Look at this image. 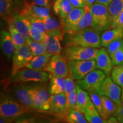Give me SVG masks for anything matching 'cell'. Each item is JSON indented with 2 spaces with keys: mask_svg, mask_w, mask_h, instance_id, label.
Segmentation results:
<instances>
[{
  "mask_svg": "<svg viewBox=\"0 0 123 123\" xmlns=\"http://www.w3.org/2000/svg\"><path fill=\"white\" fill-rule=\"evenodd\" d=\"M92 13L91 27L99 34L111 28L112 18L107 6L96 2L91 7Z\"/></svg>",
  "mask_w": 123,
  "mask_h": 123,
  "instance_id": "1",
  "label": "cell"
},
{
  "mask_svg": "<svg viewBox=\"0 0 123 123\" xmlns=\"http://www.w3.org/2000/svg\"><path fill=\"white\" fill-rule=\"evenodd\" d=\"M70 35L68 45L95 48H100L101 46L100 34L91 27Z\"/></svg>",
  "mask_w": 123,
  "mask_h": 123,
  "instance_id": "2",
  "label": "cell"
},
{
  "mask_svg": "<svg viewBox=\"0 0 123 123\" xmlns=\"http://www.w3.org/2000/svg\"><path fill=\"white\" fill-rule=\"evenodd\" d=\"M29 90L35 110L39 112L48 111L51 103L52 95L49 92L46 83L29 86Z\"/></svg>",
  "mask_w": 123,
  "mask_h": 123,
  "instance_id": "3",
  "label": "cell"
},
{
  "mask_svg": "<svg viewBox=\"0 0 123 123\" xmlns=\"http://www.w3.org/2000/svg\"><path fill=\"white\" fill-rule=\"evenodd\" d=\"M29 111L19 101L9 95L1 96L0 103V116L7 121L12 120L28 112Z\"/></svg>",
  "mask_w": 123,
  "mask_h": 123,
  "instance_id": "4",
  "label": "cell"
},
{
  "mask_svg": "<svg viewBox=\"0 0 123 123\" xmlns=\"http://www.w3.org/2000/svg\"><path fill=\"white\" fill-rule=\"evenodd\" d=\"M107 75L99 69H94L88 73L83 79L76 80V84L88 92L98 93Z\"/></svg>",
  "mask_w": 123,
  "mask_h": 123,
  "instance_id": "5",
  "label": "cell"
},
{
  "mask_svg": "<svg viewBox=\"0 0 123 123\" xmlns=\"http://www.w3.org/2000/svg\"><path fill=\"white\" fill-rule=\"evenodd\" d=\"M100 49L95 47L68 45L64 50V55L68 61H86L96 59Z\"/></svg>",
  "mask_w": 123,
  "mask_h": 123,
  "instance_id": "6",
  "label": "cell"
},
{
  "mask_svg": "<svg viewBox=\"0 0 123 123\" xmlns=\"http://www.w3.org/2000/svg\"><path fill=\"white\" fill-rule=\"evenodd\" d=\"M50 79L49 73L45 71H40L30 68H23L12 75V80L15 83L37 82L46 83Z\"/></svg>",
  "mask_w": 123,
  "mask_h": 123,
  "instance_id": "7",
  "label": "cell"
},
{
  "mask_svg": "<svg viewBox=\"0 0 123 123\" xmlns=\"http://www.w3.org/2000/svg\"><path fill=\"white\" fill-rule=\"evenodd\" d=\"M33 57L31 50L27 43L15 49L12 56V75H14L18 71L26 67Z\"/></svg>",
  "mask_w": 123,
  "mask_h": 123,
  "instance_id": "8",
  "label": "cell"
},
{
  "mask_svg": "<svg viewBox=\"0 0 123 123\" xmlns=\"http://www.w3.org/2000/svg\"><path fill=\"white\" fill-rule=\"evenodd\" d=\"M51 75L67 78L70 76L68 61L65 55L61 54L52 56L45 69Z\"/></svg>",
  "mask_w": 123,
  "mask_h": 123,
  "instance_id": "9",
  "label": "cell"
},
{
  "mask_svg": "<svg viewBox=\"0 0 123 123\" xmlns=\"http://www.w3.org/2000/svg\"><path fill=\"white\" fill-rule=\"evenodd\" d=\"M70 75L75 80H81L96 68V60L68 61Z\"/></svg>",
  "mask_w": 123,
  "mask_h": 123,
  "instance_id": "10",
  "label": "cell"
},
{
  "mask_svg": "<svg viewBox=\"0 0 123 123\" xmlns=\"http://www.w3.org/2000/svg\"><path fill=\"white\" fill-rule=\"evenodd\" d=\"M121 88L113 81L111 77L107 76L101 84L98 93L108 96L120 105L121 104Z\"/></svg>",
  "mask_w": 123,
  "mask_h": 123,
  "instance_id": "11",
  "label": "cell"
},
{
  "mask_svg": "<svg viewBox=\"0 0 123 123\" xmlns=\"http://www.w3.org/2000/svg\"><path fill=\"white\" fill-rule=\"evenodd\" d=\"M62 29L53 31L46 32V38L42 42L46 53L52 54H61L62 47L60 40H62L63 34Z\"/></svg>",
  "mask_w": 123,
  "mask_h": 123,
  "instance_id": "12",
  "label": "cell"
},
{
  "mask_svg": "<svg viewBox=\"0 0 123 123\" xmlns=\"http://www.w3.org/2000/svg\"><path fill=\"white\" fill-rule=\"evenodd\" d=\"M69 111L65 92L57 95H52L51 103L47 112L57 117L66 118Z\"/></svg>",
  "mask_w": 123,
  "mask_h": 123,
  "instance_id": "13",
  "label": "cell"
},
{
  "mask_svg": "<svg viewBox=\"0 0 123 123\" xmlns=\"http://www.w3.org/2000/svg\"><path fill=\"white\" fill-rule=\"evenodd\" d=\"M20 14L26 17H36L44 20L50 16V7L40 6L33 2H25Z\"/></svg>",
  "mask_w": 123,
  "mask_h": 123,
  "instance_id": "14",
  "label": "cell"
},
{
  "mask_svg": "<svg viewBox=\"0 0 123 123\" xmlns=\"http://www.w3.org/2000/svg\"><path fill=\"white\" fill-rule=\"evenodd\" d=\"M14 92L17 99L29 111L30 110H35L31 95L29 90V86L21 84L15 87Z\"/></svg>",
  "mask_w": 123,
  "mask_h": 123,
  "instance_id": "15",
  "label": "cell"
},
{
  "mask_svg": "<svg viewBox=\"0 0 123 123\" xmlns=\"http://www.w3.org/2000/svg\"><path fill=\"white\" fill-rule=\"evenodd\" d=\"M95 60L96 68L103 71L107 76H109L113 69V64L107 49L105 48L100 49L99 53Z\"/></svg>",
  "mask_w": 123,
  "mask_h": 123,
  "instance_id": "16",
  "label": "cell"
},
{
  "mask_svg": "<svg viewBox=\"0 0 123 123\" xmlns=\"http://www.w3.org/2000/svg\"><path fill=\"white\" fill-rule=\"evenodd\" d=\"M84 12V7H74L68 15L62 19V27L64 33H67L71 28L78 24L83 15Z\"/></svg>",
  "mask_w": 123,
  "mask_h": 123,
  "instance_id": "17",
  "label": "cell"
},
{
  "mask_svg": "<svg viewBox=\"0 0 123 123\" xmlns=\"http://www.w3.org/2000/svg\"><path fill=\"white\" fill-rule=\"evenodd\" d=\"M1 48L2 53L8 59H11L15 50V46L11 35L6 31H1Z\"/></svg>",
  "mask_w": 123,
  "mask_h": 123,
  "instance_id": "18",
  "label": "cell"
},
{
  "mask_svg": "<svg viewBox=\"0 0 123 123\" xmlns=\"http://www.w3.org/2000/svg\"><path fill=\"white\" fill-rule=\"evenodd\" d=\"M84 8V12L80 19L76 25L71 28L67 34L71 35L76 33L80 31L83 30L87 27H91L92 24V13L91 7L86 6Z\"/></svg>",
  "mask_w": 123,
  "mask_h": 123,
  "instance_id": "19",
  "label": "cell"
},
{
  "mask_svg": "<svg viewBox=\"0 0 123 123\" xmlns=\"http://www.w3.org/2000/svg\"><path fill=\"white\" fill-rule=\"evenodd\" d=\"M10 21L13 22L15 27L26 39L30 37L31 24L30 21L26 17L21 14H14L13 18Z\"/></svg>",
  "mask_w": 123,
  "mask_h": 123,
  "instance_id": "20",
  "label": "cell"
},
{
  "mask_svg": "<svg viewBox=\"0 0 123 123\" xmlns=\"http://www.w3.org/2000/svg\"><path fill=\"white\" fill-rule=\"evenodd\" d=\"M123 38V29L121 27L111 28L105 31L101 36V46L107 47L110 43L116 40Z\"/></svg>",
  "mask_w": 123,
  "mask_h": 123,
  "instance_id": "21",
  "label": "cell"
},
{
  "mask_svg": "<svg viewBox=\"0 0 123 123\" xmlns=\"http://www.w3.org/2000/svg\"><path fill=\"white\" fill-rule=\"evenodd\" d=\"M53 55V54H52L45 53L43 54L34 56L31 61L27 65L26 68L45 71L46 67Z\"/></svg>",
  "mask_w": 123,
  "mask_h": 123,
  "instance_id": "22",
  "label": "cell"
},
{
  "mask_svg": "<svg viewBox=\"0 0 123 123\" xmlns=\"http://www.w3.org/2000/svg\"><path fill=\"white\" fill-rule=\"evenodd\" d=\"M49 80L50 83L48 86V89L51 94L57 95L64 92L66 78L50 75Z\"/></svg>",
  "mask_w": 123,
  "mask_h": 123,
  "instance_id": "23",
  "label": "cell"
},
{
  "mask_svg": "<svg viewBox=\"0 0 123 123\" xmlns=\"http://www.w3.org/2000/svg\"><path fill=\"white\" fill-rule=\"evenodd\" d=\"M73 8L70 0H56L53 6L54 11L62 19L66 18Z\"/></svg>",
  "mask_w": 123,
  "mask_h": 123,
  "instance_id": "24",
  "label": "cell"
},
{
  "mask_svg": "<svg viewBox=\"0 0 123 123\" xmlns=\"http://www.w3.org/2000/svg\"><path fill=\"white\" fill-rule=\"evenodd\" d=\"M76 86L77 91L76 110L84 113L86 108L90 103L91 99L88 92L81 88L77 84H76Z\"/></svg>",
  "mask_w": 123,
  "mask_h": 123,
  "instance_id": "25",
  "label": "cell"
},
{
  "mask_svg": "<svg viewBox=\"0 0 123 123\" xmlns=\"http://www.w3.org/2000/svg\"><path fill=\"white\" fill-rule=\"evenodd\" d=\"M100 96L103 107L104 115L103 118L106 121L111 116H114L119 107V105L107 96L100 95Z\"/></svg>",
  "mask_w": 123,
  "mask_h": 123,
  "instance_id": "26",
  "label": "cell"
},
{
  "mask_svg": "<svg viewBox=\"0 0 123 123\" xmlns=\"http://www.w3.org/2000/svg\"><path fill=\"white\" fill-rule=\"evenodd\" d=\"M84 116L88 123H106V121L100 114L92 101L88 104L84 112Z\"/></svg>",
  "mask_w": 123,
  "mask_h": 123,
  "instance_id": "27",
  "label": "cell"
},
{
  "mask_svg": "<svg viewBox=\"0 0 123 123\" xmlns=\"http://www.w3.org/2000/svg\"><path fill=\"white\" fill-rule=\"evenodd\" d=\"M9 33L11 35L13 42L14 43L15 49L21 47L26 43V39L21 33L17 29L12 21L8 22Z\"/></svg>",
  "mask_w": 123,
  "mask_h": 123,
  "instance_id": "28",
  "label": "cell"
},
{
  "mask_svg": "<svg viewBox=\"0 0 123 123\" xmlns=\"http://www.w3.org/2000/svg\"><path fill=\"white\" fill-rule=\"evenodd\" d=\"M0 15L3 20L8 23L13 18L12 0H0Z\"/></svg>",
  "mask_w": 123,
  "mask_h": 123,
  "instance_id": "29",
  "label": "cell"
},
{
  "mask_svg": "<svg viewBox=\"0 0 123 123\" xmlns=\"http://www.w3.org/2000/svg\"><path fill=\"white\" fill-rule=\"evenodd\" d=\"M67 123H87L84 114L77 110L71 109L69 111L68 115L65 118Z\"/></svg>",
  "mask_w": 123,
  "mask_h": 123,
  "instance_id": "30",
  "label": "cell"
},
{
  "mask_svg": "<svg viewBox=\"0 0 123 123\" xmlns=\"http://www.w3.org/2000/svg\"><path fill=\"white\" fill-rule=\"evenodd\" d=\"M108 7L113 23L116 21L123 11V0H113Z\"/></svg>",
  "mask_w": 123,
  "mask_h": 123,
  "instance_id": "31",
  "label": "cell"
},
{
  "mask_svg": "<svg viewBox=\"0 0 123 123\" xmlns=\"http://www.w3.org/2000/svg\"><path fill=\"white\" fill-rule=\"evenodd\" d=\"M26 42L31 50L34 56H37L46 53L45 49L42 43L32 39L30 37L26 38Z\"/></svg>",
  "mask_w": 123,
  "mask_h": 123,
  "instance_id": "32",
  "label": "cell"
},
{
  "mask_svg": "<svg viewBox=\"0 0 123 123\" xmlns=\"http://www.w3.org/2000/svg\"><path fill=\"white\" fill-rule=\"evenodd\" d=\"M111 74L113 81L123 87V64L115 66L112 69Z\"/></svg>",
  "mask_w": 123,
  "mask_h": 123,
  "instance_id": "33",
  "label": "cell"
},
{
  "mask_svg": "<svg viewBox=\"0 0 123 123\" xmlns=\"http://www.w3.org/2000/svg\"><path fill=\"white\" fill-rule=\"evenodd\" d=\"M30 22L31 27L35 30L39 31L42 33H46V29L44 21L36 17H27Z\"/></svg>",
  "mask_w": 123,
  "mask_h": 123,
  "instance_id": "34",
  "label": "cell"
},
{
  "mask_svg": "<svg viewBox=\"0 0 123 123\" xmlns=\"http://www.w3.org/2000/svg\"><path fill=\"white\" fill-rule=\"evenodd\" d=\"M91 99L92 101L96 108L101 115V117H103L104 112H103V107L102 101H101L100 96L97 92H89Z\"/></svg>",
  "mask_w": 123,
  "mask_h": 123,
  "instance_id": "35",
  "label": "cell"
},
{
  "mask_svg": "<svg viewBox=\"0 0 123 123\" xmlns=\"http://www.w3.org/2000/svg\"><path fill=\"white\" fill-rule=\"evenodd\" d=\"M43 21L45 24L46 32L53 31L61 29L59 22L55 18L51 17V16L44 19Z\"/></svg>",
  "mask_w": 123,
  "mask_h": 123,
  "instance_id": "36",
  "label": "cell"
},
{
  "mask_svg": "<svg viewBox=\"0 0 123 123\" xmlns=\"http://www.w3.org/2000/svg\"><path fill=\"white\" fill-rule=\"evenodd\" d=\"M113 66L123 64V47L110 55Z\"/></svg>",
  "mask_w": 123,
  "mask_h": 123,
  "instance_id": "37",
  "label": "cell"
},
{
  "mask_svg": "<svg viewBox=\"0 0 123 123\" xmlns=\"http://www.w3.org/2000/svg\"><path fill=\"white\" fill-rule=\"evenodd\" d=\"M74 79L71 76H68L66 78L65 83V92L66 96H68L70 93H71L74 91L76 90V86L75 84Z\"/></svg>",
  "mask_w": 123,
  "mask_h": 123,
  "instance_id": "38",
  "label": "cell"
},
{
  "mask_svg": "<svg viewBox=\"0 0 123 123\" xmlns=\"http://www.w3.org/2000/svg\"><path fill=\"white\" fill-rule=\"evenodd\" d=\"M30 37L35 41L42 43L46 38V33H42L39 31L31 28L30 30Z\"/></svg>",
  "mask_w": 123,
  "mask_h": 123,
  "instance_id": "39",
  "label": "cell"
},
{
  "mask_svg": "<svg viewBox=\"0 0 123 123\" xmlns=\"http://www.w3.org/2000/svg\"><path fill=\"white\" fill-rule=\"evenodd\" d=\"M123 47V38L113 41L107 47V50L110 55Z\"/></svg>",
  "mask_w": 123,
  "mask_h": 123,
  "instance_id": "40",
  "label": "cell"
},
{
  "mask_svg": "<svg viewBox=\"0 0 123 123\" xmlns=\"http://www.w3.org/2000/svg\"><path fill=\"white\" fill-rule=\"evenodd\" d=\"M67 104L69 110L74 109L76 110V103H77V91L76 90L74 91L67 96Z\"/></svg>",
  "mask_w": 123,
  "mask_h": 123,
  "instance_id": "41",
  "label": "cell"
},
{
  "mask_svg": "<svg viewBox=\"0 0 123 123\" xmlns=\"http://www.w3.org/2000/svg\"><path fill=\"white\" fill-rule=\"evenodd\" d=\"M114 116L117 119L119 123H123V104H121Z\"/></svg>",
  "mask_w": 123,
  "mask_h": 123,
  "instance_id": "42",
  "label": "cell"
},
{
  "mask_svg": "<svg viewBox=\"0 0 123 123\" xmlns=\"http://www.w3.org/2000/svg\"><path fill=\"white\" fill-rule=\"evenodd\" d=\"M116 27H121L123 29V11L121 12L116 21L112 24L111 28Z\"/></svg>",
  "mask_w": 123,
  "mask_h": 123,
  "instance_id": "43",
  "label": "cell"
},
{
  "mask_svg": "<svg viewBox=\"0 0 123 123\" xmlns=\"http://www.w3.org/2000/svg\"><path fill=\"white\" fill-rule=\"evenodd\" d=\"M32 2L40 6L50 7V0H33Z\"/></svg>",
  "mask_w": 123,
  "mask_h": 123,
  "instance_id": "44",
  "label": "cell"
},
{
  "mask_svg": "<svg viewBox=\"0 0 123 123\" xmlns=\"http://www.w3.org/2000/svg\"><path fill=\"white\" fill-rule=\"evenodd\" d=\"M74 7H84L86 4L84 0H70Z\"/></svg>",
  "mask_w": 123,
  "mask_h": 123,
  "instance_id": "45",
  "label": "cell"
},
{
  "mask_svg": "<svg viewBox=\"0 0 123 123\" xmlns=\"http://www.w3.org/2000/svg\"><path fill=\"white\" fill-rule=\"evenodd\" d=\"M107 123H119V121H118V120L115 116H111L110 117H109L107 120Z\"/></svg>",
  "mask_w": 123,
  "mask_h": 123,
  "instance_id": "46",
  "label": "cell"
},
{
  "mask_svg": "<svg viewBox=\"0 0 123 123\" xmlns=\"http://www.w3.org/2000/svg\"><path fill=\"white\" fill-rule=\"evenodd\" d=\"M113 0H97L96 2L100 3V4H103L104 5L108 6L112 2Z\"/></svg>",
  "mask_w": 123,
  "mask_h": 123,
  "instance_id": "47",
  "label": "cell"
},
{
  "mask_svg": "<svg viewBox=\"0 0 123 123\" xmlns=\"http://www.w3.org/2000/svg\"><path fill=\"white\" fill-rule=\"evenodd\" d=\"M96 1L97 0H84L86 5L90 7H91L93 4H95L96 2Z\"/></svg>",
  "mask_w": 123,
  "mask_h": 123,
  "instance_id": "48",
  "label": "cell"
},
{
  "mask_svg": "<svg viewBox=\"0 0 123 123\" xmlns=\"http://www.w3.org/2000/svg\"><path fill=\"white\" fill-rule=\"evenodd\" d=\"M121 104H123V87H122V90H121Z\"/></svg>",
  "mask_w": 123,
  "mask_h": 123,
  "instance_id": "49",
  "label": "cell"
}]
</instances>
